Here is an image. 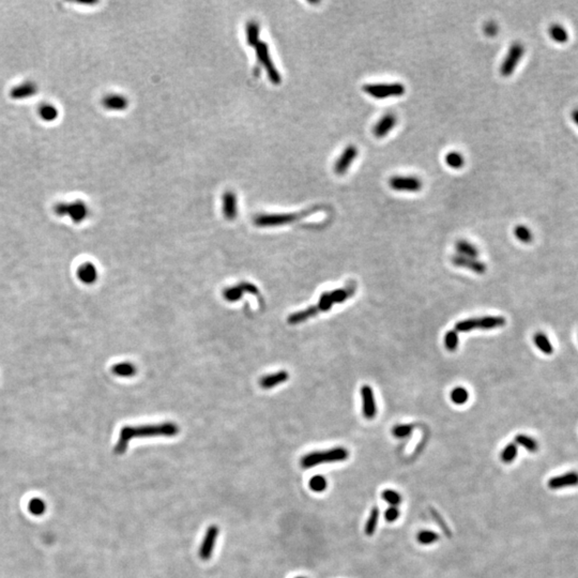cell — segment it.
<instances>
[{
    "instance_id": "cell-1",
    "label": "cell",
    "mask_w": 578,
    "mask_h": 578,
    "mask_svg": "<svg viewBox=\"0 0 578 578\" xmlns=\"http://www.w3.org/2000/svg\"><path fill=\"white\" fill-rule=\"evenodd\" d=\"M179 427L173 422H164L159 424H148L140 426H123L119 433L118 441L115 445L117 454H123L127 451L129 442L135 438H148L157 436L174 437L178 435Z\"/></svg>"
},
{
    "instance_id": "cell-2",
    "label": "cell",
    "mask_w": 578,
    "mask_h": 578,
    "mask_svg": "<svg viewBox=\"0 0 578 578\" xmlns=\"http://www.w3.org/2000/svg\"><path fill=\"white\" fill-rule=\"evenodd\" d=\"M349 457V452L344 447H336L326 451H315L307 453L300 459V465L303 469H310L321 464H330L344 462Z\"/></svg>"
},
{
    "instance_id": "cell-3",
    "label": "cell",
    "mask_w": 578,
    "mask_h": 578,
    "mask_svg": "<svg viewBox=\"0 0 578 578\" xmlns=\"http://www.w3.org/2000/svg\"><path fill=\"white\" fill-rule=\"evenodd\" d=\"M53 210L57 216H68L74 224L83 223L89 215V208H88L87 203L80 199L70 202L59 201L55 203Z\"/></svg>"
},
{
    "instance_id": "cell-4",
    "label": "cell",
    "mask_w": 578,
    "mask_h": 578,
    "mask_svg": "<svg viewBox=\"0 0 578 578\" xmlns=\"http://www.w3.org/2000/svg\"><path fill=\"white\" fill-rule=\"evenodd\" d=\"M507 324V320L502 316H483L479 318H468L460 320L455 325L454 330L458 332H469L475 329L481 330H493L501 328Z\"/></svg>"
},
{
    "instance_id": "cell-5",
    "label": "cell",
    "mask_w": 578,
    "mask_h": 578,
    "mask_svg": "<svg viewBox=\"0 0 578 578\" xmlns=\"http://www.w3.org/2000/svg\"><path fill=\"white\" fill-rule=\"evenodd\" d=\"M311 210H304L294 213H276V214H259L254 217V224L257 227H277L287 225L311 214Z\"/></svg>"
},
{
    "instance_id": "cell-6",
    "label": "cell",
    "mask_w": 578,
    "mask_h": 578,
    "mask_svg": "<svg viewBox=\"0 0 578 578\" xmlns=\"http://www.w3.org/2000/svg\"><path fill=\"white\" fill-rule=\"evenodd\" d=\"M362 89L369 96L378 100L401 97L406 92V88L401 83L365 84Z\"/></svg>"
},
{
    "instance_id": "cell-7",
    "label": "cell",
    "mask_w": 578,
    "mask_h": 578,
    "mask_svg": "<svg viewBox=\"0 0 578 578\" xmlns=\"http://www.w3.org/2000/svg\"><path fill=\"white\" fill-rule=\"evenodd\" d=\"M254 48H255V52H256V57H257L259 63L262 65L263 68H265L270 82L274 85H280L282 83V77H281L280 72L277 71V69L275 68V65L272 62L271 56H270V50H269L268 44L266 42L259 41L254 46Z\"/></svg>"
},
{
    "instance_id": "cell-8",
    "label": "cell",
    "mask_w": 578,
    "mask_h": 578,
    "mask_svg": "<svg viewBox=\"0 0 578 578\" xmlns=\"http://www.w3.org/2000/svg\"><path fill=\"white\" fill-rule=\"evenodd\" d=\"M524 54L525 47L522 43L515 42L512 44L506 58H504L501 63L500 67L501 75L504 77H508L513 74V72L516 70V67L518 65L519 61H521Z\"/></svg>"
},
{
    "instance_id": "cell-9",
    "label": "cell",
    "mask_w": 578,
    "mask_h": 578,
    "mask_svg": "<svg viewBox=\"0 0 578 578\" xmlns=\"http://www.w3.org/2000/svg\"><path fill=\"white\" fill-rule=\"evenodd\" d=\"M389 186L394 191L415 193L421 191L423 182L415 176H393L389 180Z\"/></svg>"
},
{
    "instance_id": "cell-10",
    "label": "cell",
    "mask_w": 578,
    "mask_h": 578,
    "mask_svg": "<svg viewBox=\"0 0 578 578\" xmlns=\"http://www.w3.org/2000/svg\"><path fill=\"white\" fill-rule=\"evenodd\" d=\"M38 91H39L38 84H36L34 80L27 79L12 87L9 92V96L12 100L23 101L36 96Z\"/></svg>"
},
{
    "instance_id": "cell-11",
    "label": "cell",
    "mask_w": 578,
    "mask_h": 578,
    "mask_svg": "<svg viewBox=\"0 0 578 578\" xmlns=\"http://www.w3.org/2000/svg\"><path fill=\"white\" fill-rule=\"evenodd\" d=\"M244 294L259 296V289L252 283L242 282L236 286L226 288L223 292V296L228 302H236L240 298H242Z\"/></svg>"
},
{
    "instance_id": "cell-12",
    "label": "cell",
    "mask_w": 578,
    "mask_h": 578,
    "mask_svg": "<svg viewBox=\"0 0 578 578\" xmlns=\"http://www.w3.org/2000/svg\"><path fill=\"white\" fill-rule=\"evenodd\" d=\"M357 157H358V148L355 145H348L342 152L340 158L336 160L334 165L335 174L339 176L345 175L349 170V167L355 162Z\"/></svg>"
},
{
    "instance_id": "cell-13",
    "label": "cell",
    "mask_w": 578,
    "mask_h": 578,
    "mask_svg": "<svg viewBox=\"0 0 578 578\" xmlns=\"http://www.w3.org/2000/svg\"><path fill=\"white\" fill-rule=\"evenodd\" d=\"M217 536H218V527L215 525L210 526L206 531V535L203 537L199 548V557L201 560L208 561L211 558L212 553H213V550L216 544Z\"/></svg>"
},
{
    "instance_id": "cell-14",
    "label": "cell",
    "mask_w": 578,
    "mask_h": 578,
    "mask_svg": "<svg viewBox=\"0 0 578 578\" xmlns=\"http://www.w3.org/2000/svg\"><path fill=\"white\" fill-rule=\"evenodd\" d=\"M361 397H362L363 415L368 420H373L376 416L377 407L375 403L374 392H373V389L370 385H364L361 387Z\"/></svg>"
},
{
    "instance_id": "cell-15",
    "label": "cell",
    "mask_w": 578,
    "mask_h": 578,
    "mask_svg": "<svg viewBox=\"0 0 578 578\" xmlns=\"http://www.w3.org/2000/svg\"><path fill=\"white\" fill-rule=\"evenodd\" d=\"M397 123V117L392 113H387L380 118L373 128V134L377 138L385 137L395 128Z\"/></svg>"
},
{
    "instance_id": "cell-16",
    "label": "cell",
    "mask_w": 578,
    "mask_h": 578,
    "mask_svg": "<svg viewBox=\"0 0 578 578\" xmlns=\"http://www.w3.org/2000/svg\"><path fill=\"white\" fill-rule=\"evenodd\" d=\"M102 106L107 111L112 112H122L129 106L128 99L118 93H109L101 101Z\"/></svg>"
},
{
    "instance_id": "cell-17",
    "label": "cell",
    "mask_w": 578,
    "mask_h": 578,
    "mask_svg": "<svg viewBox=\"0 0 578 578\" xmlns=\"http://www.w3.org/2000/svg\"><path fill=\"white\" fill-rule=\"evenodd\" d=\"M551 489H561L566 487H572L578 485V472L570 471L565 474L557 475L552 478L547 483Z\"/></svg>"
},
{
    "instance_id": "cell-18",
    "label": "cell",
    "mask_w": 578,
    "mask_h": 578,
    "mask_svg": "<svg viewBox=\"0 0 578 578\" xmlns=\"http://www.w3.org/2000/svg\"><path fill=\"white\" fill-rule=\"evenodd\" d=\"M451 260L456 267L469 269V270H471V271L478 273V274H484L486 272V269H487L485 266V263H483L482 261L477 260L475 258L465 257V256H462V255L453 256Z\"/></svg>"
},
{
    "instance_id": "cell-19",
    "label": "cell",
    "mask_w": 578,
    "mask_h": 578,
    "mask_svg": "<svg viewBox=\"0 0 578 578\" xmlns=\"http://www.w3.org/2000/svg\"><path fill=\"white\" fill-rule=\"evenodd\" d=\"M223 202V214L226 219L232 221L238 215V206H237V196L236 194L227 191L225 192L222 196Z\"/></svg>"
},
{
    "instance_id": "cell-20",
    "label": "cell",
    "mask_w": 578,
    "mask_h": 578,
    "mask_svg": "<svg viewBox=\"0 0 578 578\" xmlns=\"http://www.w3.org/2000/svg\"><path fill=\"white\" fill-rule=\"evenodd\" d=\"M77 277L83 284L92 285L98 280V270L92 262H84L77 269Z\"/></svg>"
},
{
    "instance_id": "cell-21",
    "label": "cell",
    "mask_w": 578,
    "mask_h": 578,
    "mask_svg": "<svg viewBox=\"0 0 578 578\" xmlns=\"http://www.w3.org/2000/svg\"><path fill=\"white\" fill-rule=\"evenodd\" d=\"M289 378L288 373L286 371H281L274 373V374H270L267 376H263L259 380V385L262 389H272V387L279 385L280 384L286 383Z\"/></svg>"
},
{
    "instance_id": "cell-22",
    "label": "cell",
    "mask_w": 578,
    "mask_h": 578,
    "mask_svg": "<svg viewBox=\"0 0 578 578\" xmlns=\"http://www.w3.org/2000/svg\"><path fill=\"white\" fill-rule=\"evenodd\" d=\"M38 115L44 122H54L59 118V109L52 103L44 102L38 107Z\"/></svg>"
},
{
    "instance_id": "cell-23",
    "label": "cell",
    "mask_w": 578,
    "mask_h": 578,
    "mask_svg": "<svg viewBox=\"0 0 578 578\" xmlns=\"http://www.w3.org/2000/svg\"><path fill=\"white\" fill-rule=\"evenodd\" d=\"M319 310L317 309L316 305H313L307 307V309L303 310V311H300V312H296L294 314H291V315L288 316L287 318V323L289 325H298V324H301L303 321L310 319L314 316H316L317 314H319Z\"/></svg>"
},
{
    "instance_id": "cell-24",
    "label": "cell",
    "mask_w": 578,
    "mask_h": 578,
    "mask_svg": "<svg viewBox=\"0 0 578 578\" xmlns=\"http://www.w3.org/2000/svg\"><path fill=\"white\" fill-rule=\"evenodd\" d=\"M259 34H260V27L258 23H256L255 20L247 21L245 26V40L247 45L254 47L256 44L260 41Z\"/></svg>"
},
{
    "instance_id": "cell-25",
    "label": "cell",
    "mask_w": 578,
    "mask_h": 578,
    "mask_svg": "<svg viewBox=\"0 0 578 578\" xmlns=\"http://www.w3.org/2000/svg\"><path fill=\"white\" fill-rule=\"evenodd\" d=\"M533 342H535V345L537 346V348L542 351L544 355H548L551 356L554 354V346L551 342V340L547 338V335L543 332H538L535 338H533Z\"/></svg>"
},
{
    "instance_id": "cell-26",
    "label": "cell",
    "mask_w": 578,
    "mask_h": 578,
    "mask_svg": "<svg viewBox=\"0 0 578 578\" xmlns=\"http://www.w3.org/2000/svg\"><path fill=\"white\" fill-rule=\"evenodd\" d=\"M136 368L131 362L117 363L112 368V373L118 377H133L136 374Z\"/></svg>"
},
{
    "instance_id": "cell-27",
    "label": "cell",
    "mask_w": 578,
    "mask_h": 578,
    "mask_svg": "<svg viewBox=\"0 0 578 578\" xmlns=\"http://www.w3.org/2000/svg\"><path fill=\"white\" fill-rule=\"evenodd\" d=\"M548 34L555 42L563 44L569 41V32L567 29L560 24H553L548 29Z\"/></svg>"
},
{
    "instance_id": "cell-28",
    "label": "cell",
    "mask_w": 578,
    "mask_h": 578,
    "mask_svg": "<svg viewBox=\"0 0 578 578\" xmlns=\"http://www.w3.org/2000/svg\"><path fill=\"white\" fill-rule=\"evenodd\" d=\"M455 246H456V250L459 253V255L465 256V257H470V258L478 257L479 251H478L477 246L473 245L470 242H468V241L459 240L456 242Z\"/></svg>"
},
{
    "instance_id": "cell-29",
    "label": "cell",
    "mask_w": 578,
    "mask_h": 578,
    "mask_svg": "<svg viewBox=\"0 0 578 578\" xmlns=\"http://www.w3.org/2000/svg\"><path fill=\"white\" fill-rule=\"evenodd\" d=\"M515 443L517 445H521V447L525 448L527 451H529L531 453H535L539 450L538 441L536 440L535 438H532L528 435H523V434L517 435L515 437Z\"/></svg>"
},
{
    "instance_id": "cell-30",
    "label": "cell",
    "mask_w": 578,
    "mask_h": 578,
    "mask_svg": "<svg viewBox=\"0 0 578 578\" xmlns=\"http://www.w3.org/2000/svg\"><path fill=\"white\" fill-rule=\"evenodd\" d=\"M445 163L453 170H460L465 165V158L458 151H450L444 158Z\"/></svg>"
},
{
    "instance_id": "cell-31",
    "label": "cell",
    "mask_w": 578,
    "mask_h": 578,
    "mask_svg": "<svg viewBox=\"0 0 578 578\" xmlns=\"http://www.w3.org/2000/svg\"><path fill=\"white\" fill-rule=\"evenodd\" d=\"M378 521H379V509L375 507L372 509L367 524H365V535L369 537L374 535L377 529Z\"/></svg>"
},
{
    "instance_id": "cell-32",
    "label": "cell",
    "mask_w": 578,
    "mask_h": 578,
    "mask_svg": "<svg viewBox=\"0 0 578 578\" xmlns=\"http://www.w3.org/2000/svg\"><path fill=\"white\" fill-rule=\"evenodd\" d=\"M451 400L456 405H464L469 399V393L463 386H457L453 389L450 394Z\"/></svg>"
},
{
    "instance_id": "cell-33",
    "label": "cell",
    "mask_w": 578,
    "mask_h": 578,
    "mask_svg": "<svg viewBox=\"0 0 578 578\" xmlns=\"http://www.w3.org/2000/svg\"><path fill=\"white\" fill-rule=\"evenodd\" d=\"M517 453H518L517 444L515 442L509 443L501 452V460L504 464L513 463L517 457Z\"/></svg>"
},
{
    "instance_id": "cell-34",
    "label": "cell",
    "mask_w": 578,
    "mask_h": 578,
    "mask_svg": "<svg viewBox=\"0 0 578 578\" xmlns=\"http://www.w3.org/2000/svg\"><path fill=\"white\" fill-rule=\"evenodd\" d=\"M514 235L519 241H521V242L526 243V244L532 242V240H533L532 231L525 225L516 226V228L514 229Z\"/></svg>"
},
{
    "instance_id": "cell-35",
    "label": "cell",
    "mask_w": 578,
    "mask_h": 578,
    "mask_svg": "<svg viewBox=\"0 0 578 578\" xmlns=\"http://www.w3.org/2000/svg\"><path fill=\"white\" fill-rule=\"evenodd\" d=\"M309 485L313 492L323 493L328 487V481L323 475H314L311 478Z\"/></svg>"
},
{
    "instance_id": "cell-36",
    "label": "cell",
    "mask_w": 578,
    "mask_h": 578,
    "mask_svg": "<svg viewBox=\"0 0 578 578\" xmlns=\"http://www.w3.org/2000/svg\"><path fill=\"white\" fill-rule=\"evenodd\" d=\"M439 539L438 533L430 530H422L416 535V540L422 545H430L437 542Z\"/></svg>"
},
{
    "instance_id": "cell-37",
    "label": "cell",
    "mask_w": 578,
    "mask_h": 578,
    "mask_svg": "<svg viewBox=\"0 0 578 578\" xmlns=\"http://www.w3.org/2000/svg\"><path fill=\"white\" fill-rule=\"evenodd\" d=\"M413 427L414 426L412 425V424H398V425L393 426L392 435L395 438H398V439L406 438L412 433Z\"/></svg>"
},
{
    "instance_id": "cell-38",
    "label": "cell",
    "mask_w": 578,
    "mask_h": 578,
    "mask_svg": "<svg viewBox=\"0 0 578 578\" xmlns=\"http://www.w3.org/2000/svg\"><path fill=\"white\" fill-rule=\"evenodd\" d=\"M458 333L455 330H450L444 335V346L449 351H455L458 347Z\"/></svg>"
},
{
    "instance_id": "cell-39",
    "label": "cell",
    "mask_w": 578,
    "mask_h": 578,
    "mask_svg": "<svg viewBox=\"0 0 578 578\" xmlns=\"http://www.w3.org/2000/svg\"><path fill=\"white\" fill-rule=\"evenodd\" d=\"M382 497L385 502L391 504L392 507H397L401 502V496L396 491H393V489H385V491L383 492Z\"/></svg>"
},
{
    "instance_id": "cell-40",
    "label": "cell",
    "mask_w": 578,
    "mask_h": 578,
    "mask_svg": "<svg viewBox=\"0 0 578 578\" xmlns=\"http://www.w3.org/2000/svg\"><path fill=\"white\" fill-rule=\"evenodd\" d=\"M28 509H29V511H30V513L32 515L40 516V515L44 514V512H45L46 504L42 499L34 498L30 502H29Z\"/></svg>"
},
{
    "instance_id": "cell-41",
    "label": "cell",
    "mask_w": 578,
    "mask_h": 578,
    "mask_svg": "<svg viewBox=\"0 0 578 578\" xmlns=\"http://www.w3.org/2000/svg\"><path fill=\"white\" fill-rule=\"evenodd\" d=\"M333 304L334 303L332 301L330 292H324V294L320 296L319 302L316 306H317V309L319 310V312H328V311L331 310V307Z\"/></svg>"
},
{
    "instance_id": "cell-42",
    "label": "cell",
    "mask_w": 578,
    "mask_h": 578,
    "mask_svg": "<svg viewBox=\"0 0 578 578\" xmlns=\"http://www.w3.org/2000/svg\"><path fill=\"white\" fill-rule=\"evenodd\" d=\"M333 303H343L346 301V299L351 296L349 290L347 289H335L330 292Z\"/></svg>"
},
{
    "instance_id": "cell-43",
    "label": "cell",
    "mask_w": 578,
    "mask_h": 578,
    "mask_svg": "<svg viewBox=\"0 0 578 578\" xmlns=\"http://www.w3.org/2000/svg\"><path fill=\"white\" fill-rule=\"evenodd\" d=\"M399 517V510L397 507H390L385 512V518L386 522L392 523L395 522Z\"/></svg>"
},
{
    "instance_id": "cell-44",
    "label": "cell",
    "mask_w": 578,
    "mask_h": 578,
    "mask_svg": "<svg viewBox=\"0 0 578 578\" xmlns=\"http://www.w3.org/2000/svg\"><path fill=\"white\" fill-rule=\"evenodd\" d=\"M430 512H431V515H433V517L435 518V521L438 523V525H439V526L441 527V529L444 531V533H447V535H448L449 537H451V532H450V529L448 528V526L445 525V523L443 522V519L441 518V516H440V515H439L438 512H437V511H435V510H433V509H430Z\"/></svg>"
},
{
    "instance_id": "cell-45",
    "label": "cell",
    "mask_w": 578,
    "mask_h": 578,
    "mask_svg": "<svg viewBox=\"0 0 578 578\" xmlns=\"http://www.w3.org/2000/svg\"><path fill=\"white\" fill-rule=\"evenodd\" d=\"M484 31H485L486 35L494 36L497 34V32H498V26H497L494 21H489V23H487L485 25Z\"/></svg>"
},
{
    "instance_id": "cell-46",
    "label": "cell",
    "mask_w": 578,
    "mask_h": 578,
    "mask_svg": "<svg viewBox=\"0 0 578 578\" xmlns=\"http://www.w3.org/2000/svg\"><path fill=\"white\" fill-rule=\"evenodd\" d=\"M571 118H572L573 122L578 127V108L573 109L572 113H571Z\"/></svg>"
},
{
    "instance_id": "cell-47",
    "label": "cell",
    "mask_w": 578,
    "mask_h": 578,
    "mask_svg": "<svg viewBox=\"0 0 578 578\" xmlns=\"http://www.w3.org/2000/svg\"><path fill=\"white\" fill-rule=\"evenodd\" d=\"M297 578H304V577H297Z\"/></svg>"
}]
</instances>
